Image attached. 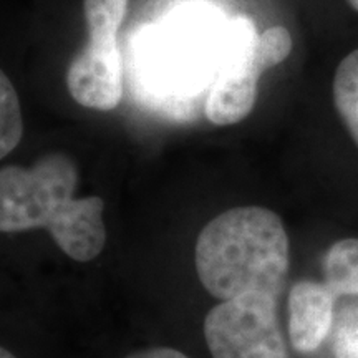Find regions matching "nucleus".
I'll list each match as a JSON object with an SVG mask.
<instances>
[{
    "label": "nucleus",
    "mask_w": 358,
    "mask_h": 358,
    "mask_svg": "<svg viewBox=\"0 0 358 358\" xmlns=\"http://www.w3.org/2000/svg\"><path fill=\"white\" fill-rule=\"evenodd\" d=\"M78 169L65 153H48L30 168L0 171V231L45 229L66 256L90 262L106 244L105 203L98 196L75 198Z\"/></svg>",
    "instance_id": "f257e3e1"
},
{
    "label": "nucleus",
    "mask_w": 358,
    "mask_h": 358,
    "mask_svg": "<svg viewBox=\"0 0 358 358\" xmlns=\"http://www.w3.org/2000/svg\"><path fill=\"white\" fill-rule=\"evenodd\" d=\"M289 236L274 211L243 206L211 219L194 248L196 272L213 297L231 301L245 294L279 299L290 264Z\"/></svg>",
    "instance_id": "f03ea898"
},
{
    "label": "nucleus",
    "mask_w": 358,
    "mask_h": 358,
    "mask_svg": "<svg viewBox=\"0 0 358 358\" xmlns=\"http://www.w3.org/2000/svg\"><path fill=\"white\" fill-rule=\"evenodd\" d=\"M279 299L245 294L219 302L204 319L213 358H289L279 322Z\"/></svg>",
    "instance_id": "7ed1b4c3"
},
{
    "label": "nucleus",
    "mask_w": 358,
    "mask_h": 358,
    "mask_svg": "<svg viewBox=\"0 0 358 358\" xmlns=\"http://www.w3.org/2000/svg\"><path fill=\"white\" fill-rule=\"evenodd\" d=\"M256 29L249 19H237L224 43V57L206 100V118L229 127L248 118L257 100L259 78L267 66L257 55Z\"/></svg>",
    "instance_id": "20e7f679"
},
{
    "label": "nucleus",
    "mask_w": 358,
    "mask_h": 358,
    "mask_svg": "<svg viewBox=\"0 0 358 358\" xmlns=\"http://www.w3.org/2000/svg\"><path fill=\"white\" fill-rule=\"evenodd\" d=\"M88 45L71 62L66 85L71 98L98 111H110L123 98V62L116 35H88Z\"/></svg>",
    "instance_id": "39448f33"
},
{
    "label": "nucleus",
    "mask_w": 358,
    "mask_h": 358,
    "mask_svg": "<svg viewBox=\"0 0 358 358\" xmlns=\"http://www.w3.org/2000/svg\"><path fill=\"white\" fill-rule=\"evenodd\" d=\"M335 295L325 284L301 280L290 289L289 338L297 352L312 353L325 342L334 324Z\"/></svg>",
    "instance_id": "423d86ee"
},
{
    "label": "nucleus",
    "mask_w": 358,
    "mask_h": 358,
    "mask_svg": "<svg viewBox=\"0 0 358 358\" xmlns=\"http://www.w3.org/2000/svg\"><path fill=\"white\" fill-rule=\"evenodd\" d=\"M325 285L335 297L357 295L358 297V239L337 241L324 257Z\"/></svg>",
    "instance_id": "0eeeda50"
},
{
    "label": "nucleus",
    "mask_w": 358,
    "mask_h": 358,
    "mask_svg": "<svg viewBox=\"0 0 358 358\" xmlns=\"http://www.w3.org/2000/svg\"><path fill=\"white\" fill-rule=\"evenodd\" d=\"M332 90L335 110L358 146V48L338 64Z\"/></svg>",
    "instance_id": "6e6552de"
},
{
    "label": "nucleus",
    "mask_w": 358,
    "mask_h": 358,
    "mask_svg": "<svg viewBox=\"0 0 358 358\" xmlns=\"http://www.w3.org/2000/svg\"><path fill=\"white\" fill-rule=\"evenodd\" d=\"M22 111L15 88L6 73L0 75V156L6 158L22 140Z\"/></svg>",
    "instance_id": "1a4fd4ad"
},
{
    "label": "nucleus",
    "mask_w": 358,
    "mask_h": 358,
    "mask_svg": "<svg viewBox=\"0 0 358 358\" xmlns=\"http://www.w3.org/2000/svg\"><path fill=\"white\" fill-rule=\"evenodd\" d=\"M128 10V0H83L88 34L116 35Z\"/></svg>",
    "instance_id": "9d476101"
},
{
    "label": "nucleus",
    "mask_w": 358,
    "mask_h": 358,
    "mask_svg": "<svg viewBox=\"0 0 358 358\" xmlns=\"http://www.w3.org/2000/svg\"><path fill=\"white\" fill-rule=\"evenodd\" d=\"M334 350L337 358H358V317L347 319L338 327Z\"/></svg>",
    "instance_id": "9b49d317"
},
{
    "label": "nucleus",
    "mask_w": 358,
    "mask_h": 358,
    "mask_svg": "<svg viewBox=\"0 0 358 358\" xmlns=\"http://www.w3.org/2000/svg\"><path fill=\"white\" fill-rule=\"evenodd\" d=\"M127 358H189V357L185 355L182 352L174 350V348H169V347H153V348H146V350L134 352Z\"/></svg>",
    "instance_id": "f8f14e48"
},
{
    "label": "nucleus",
    "mask_w": 358,
    "mask_h": 358,
    "mask_svg": "<svg viewBox=\"0 0 358 358\" xmlns=\"http://www.w3.org/2000/svg\"><path fill=\"white\" fill-rule=\"evenodd\" d=\"M0 358H15V355H13L12 352H8L7 348H0Z\"/></svg>",
    "instance_id": "ddd939ff"
},
{
    "label": "nucleus",
    "mask_w": 358,
    "mask_h": 358,
    "mask_svg": "<svg viewBox=\"0 0 358 358\" xmlns=\"http://www.w3.org/2000/svg\"><path fill=\"white\" fill-rule=\"evenodd\" d=\"M345 2L353 8V10L358 12V0H345Z\"/></svg>",
    "instance_id": "4468645a"
}]
</instances>
